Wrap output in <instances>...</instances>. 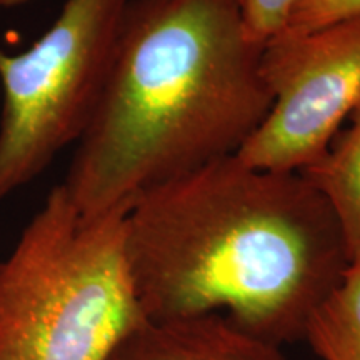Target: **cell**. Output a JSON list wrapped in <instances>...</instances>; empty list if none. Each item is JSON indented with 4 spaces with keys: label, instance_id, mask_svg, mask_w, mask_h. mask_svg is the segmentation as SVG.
I'll list each match as a JSON object with an SVG mask.
<instances>
[{
    "label": "cell",
    "instance_id": "1",
    "mask_svg": "<svg viewBox=\"0 0 360 360\" xmlns=\"http://www.w3.org/2000/svg\"><path fill=\"white\" fill-rule=\"evenodd\" d=\"M125 252L146 321L217 314L277 345L304 339L352 262L302 174L236 154L142 193L125 215Z\"/></svg>",
    "mask_w": 360,
    "mask_h": 360
},
{
    "label": "cell",
    "instance_id": "2",
    "mask_svg": "<svg viewBox=\"0 0 360 360\" xmlns=\"http://www.w3.org/2000/svg\"><path fill=\"white\" fill-rule=\"evenodd\" d=\"M237 0H129L109 75L62 186L84 214L237 154L272 103Z\"/></svg>",
    "mask_w": 360,
    "mask_h": 360
},
{
    "label": "cell",
    "instance_id": "3",
    "mask_svg": "<svg viewBox=\"0 0 360 360\" xmlns=\"http://www.w3.org/2000/svg\"><path fill=\"white\" fill-rule=\"evenodd\" d=\"M129 210L84 214L62 184L0 260V360H107L146 322L125 252Z\"/></svg>",
    "mask_w": 360,
    "mask_h": 360
},
{
    "label": "cell",
    "instance_id": "4",
    "mask_svg": "<svg viewBox=\"0 0 360 360\" xmlns=\"http://www.w3.org/2000/svg\"><path fill=\"white\" fill-rule=\"evenodd\" d=\"M129 0H65L20 53L0 49V200L79 142L102 96Z\"/></svg>",
    "mask_w": 360,
    "mask_h": 360
},
{
    "label": "cell",
    "instance_id": "5",
    "mask_svg": "<svg viewBox=\"0 0 360 360\" xmlns=\"http://www.w3.org/2000/svg\"><path fill=\"white\" fill-rule=\"evenodd\" d=\"M260 67L272 103L236 155L252 167L302 172L360 109V17L278 34Z\"/></svg>",
    "mask_w": 360,
    "mask_h": 360
},
{
    "label": "cell",
    "instance_id": "6",
    "mask_svg": "<svg viewBox=\"0 0 360 360\" xmlns=\"http://www.w3.org/2000/svg\"><path fill=\"white\" fill-rule=\"evenodd\" d=\"M107 360H287L281 345L237 327L224 315L146 321Z\"/></svg>",
    "mask_w": 360,
    "mask_h": 360
},
{
    "label": "cell",
    "instance_id": "7",
    "mask_svg": "<svg viewBox=\"0 0 360 360\" xmlns=\"http://www.w3.org/2000/svg\"><path fill=\"white\" fill-rule=\"evenodd\" d=\"M334 210L350 260H360V109L321 159L300 172Z\"/></svg>",
    "mask_w": 360,
    "mask_h": 360
},
{
    "label": "cell",
    "instance_id": "8",
    "mask_svg": "<svg viewBox=\"0 0 360 360\" xmlns=\"http://www.w3.org/2000/svg\"><path fill=\"white\" fill-rule=\"evenodd\" d=\"M304 339L322 360H360V260L350 262L339 285L315 309Z\"/></svg>",
    "mask_w": 360,
    "mask_h": 360
},
{
    "label": "cell",
    "instance_id": "9",
    "mask_svg": "<svg viewBox=\"0 0 360 360\" xmlns=\"http://www.w3.org/2000/svg\"><path fill=\"white\" fill-rule=\"evenodd\" d=\"M354 17H360V0H295L281 34L309 32Z\"/></svg>",
    "mask_w": 360,
    "mask_h": 360
},
{
    "label": "cell",
    "instance_id": "10",
    "mask_svg": "<svg viewBox=\"0 0 360 360\" xmlns=\"http://www.w3.org/2000/svg\"><path fill=\"white\" fill-rule=\"evenodd\" d=\"M249 37L265 45L289 20L295 0H237Z\"/></svg>",
    "mask_w": 360,
    "mask_h": 360
},
{
    "label": "cell",
    "instance_id": "11",
    "mask_svg": "<svg viewBox=\"0 0 360 360\" xmlns=\"http://www.w3.org/2000/svg\"><path fill=\"white\" fill-rule=\"evenodd\" d=\"M29 2H32V0H0V11H4V8L25 6V4Z\"/></svg>",
    "mask_w": 360,
    "mask_h": 360
}]
</instances>
